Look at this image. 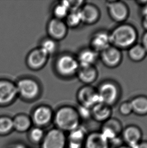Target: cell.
I'll return each instance as SVG.
<instances>
[{
	"mask_svg": "<svg viewBox=\"0 0 147 148\" xmlns=\"http://www.w3.org/2000/svg\"><path fill=\"white\" fill-rule=\"evenodd\" d=\"M121 136L124 144L131 148L136 146L143 140L142 130L134 124H129L123 128Z\"/></svg>",
	"mask_w": 147,
	"mask_h": 148,
	"instance_id": "obj_12",
	"label": "cell"
},
{
	"mask_svg": "<svg viewBox=\"0 0 147 148\" xmlns=\"http://www.w3.org/2000/svg\"><path fill=\"white\" fill-rule=\"evenodd\" d=\"M15 84L18 97L25 101H34L41 94V86L35 78L23 77L19 79Z\"/></svg>",
	"mask_w": 147,
	"mask_h": 148,
	"instance_id": "obj_4",
	"label": "cell"
},
{
	"mask_svg": "<svg viewBox=\"0 0 147 148\" xmlns=\"http://www.w3.org/2000/svg\"><path fill=\"white\" fill-rule=\"evenodd\" d=\"M64 21L69 28H75L80 26L83 23L80 10L70 11Z\"/></svg>",
	"mask_w": 147,
	"mask_h": 148,
	"instance_id": "obj_27",
	"label": "cell"
},
{
	"mask_svg": "<svg viewBox=\"0 0 147 148\" xmlns=\"http://www.w3.org/2000/svg\"><path fill=\"white\" fill-rule=\"evenodd\" d=\"M67 145V138L65 132L56 127L46 132L40 143L41 148H66Z\"/></svg>",
	"mask_w": 147,
	"mask_h": 148,
	"instance_id": "obj_5",
	"label": "cell"
},
{
	"mask_svg": "<svg viewBox=\"0 0 147 148\" xmlns=\"http://www.w3.org/2000/svg\"><path fill=\"white\" fill-rule=\"evenodd\" d=\"M13 130V118L7 115L0 116V136L8 135Z\"/></svg>",
	"mask_w": 147,
	"mask_h": 148,
	"instance_id": "obj_29",
	"label": "cell"
},
{
	"mask_svg": "<svg viewBox=\"0 0 147 148\" xmlns=\"http://www.w3.org/2000/svg\"><path fill=\"white\" fill-rule=\"evenodd\" d=\"M79 67L76 56L68 53L59 55L54 62V69L56 74L64 78L76 75Z\"/></svg>",
	"mask_w": 147,
	"mask_h": 148,
	"instance_id": "obj_3",
	"label": "cell"
},
{
	"mask_svg": "<svg viewBox=\"0 0 147 148\" xmlns=\"http://www.w3.org/2000/svg\"><path fill=\"white\" fill-rule=\"evenodd\" d=\"M143 25L144 28L147 31V17L144 18L143 20Z\"/></svg>",
	"mask_w": 147,
	"mask_h": 148,
	"instance_id": "obj_39",
	"label": "cell"
},
{
	"mask_svg": "<svg viewBox=\"0 0 147 148\" xmlns=\"http://www.w3.org/2000/svg\"><path fill=\"white\" fill-rule=\"evenodd\" d=\"M142 13L143 14L144 18L147 17V3H146L145 5H144Z\"/></svg>",
	"mask_w": 147,
	"mask_h": 148,
	"instance_id": "obj_37",
	"label": "cell"
},
{
	"mask_svg": "<svg viewBox=\"0 0 147 148\" xmlns=\"http://www.w3.org/2000/svg\"><path fill=\"white\" fill-rule=\"evenodd\" d=\"M50 57L38 47L31 50L26 58L27 66L30 69L37 71L47 64Z\"/></svg>",
	"mask_w": 147,
	"mask_h": 148,
	"instance_id": "obj_10",
	"label": "cell"
},
{
	"mask_svg": "<svg viewBox=\"0 0 147 148\" xmlns=\"http://www.w3.org/2000/svg\"><path fill=\"white\" fill-rule=\"evenodd\" d=\"M77 98L79 102V105L90 108L102 103L97 90L88 85L80 88L77 94Z\"/></svg>",
	"mask_w": 147,
	"mask_h": 148,
	"instance_id": "obj_8",
	"label": "cell"
},
{
	"mask_svg": "<svg viewBox=\"0 0 147 148\" xmlns=\"http://www.w3.org/2000/svg\"><path fill=\"white\" fill-rule=\"evenodd\" d=\"M69 28L65 21L52 17L48 22L46 30L48 36L59 42L64 40L68 33Z\"/></svg>",
	"mask_w": 147,
	"mask_h": 148,
	"instance_id": "obj_9",
	"label": "cell"
},
{
	"mask_svg": "<svg viewBox=\"0 0 147 148\" xmlns=\"http://www.w3.org/2000/svg\"><path fill=\"white\" fill-rule=\"evenodd\" d=\"M13 118L14 130L19 133L29 132L32 128V120L30 116L24 113L16 115Z\"/></svg>",
	"mask_w": 147,
	"mask_h": 148,
	"instance_id": "obj_20",
	"label": "cell"
},
{
	"mask_svg": "<svg viewBox=\"0 0 147 148\" xmlns=\"http://www.w3.org/2000/svg\"><path fill=\"white\" fill-rule=\"evenodd\" d=\"M54 116V111L50 106L46 105H40L33 110L30 117L33 124L37 127L43 128L53 121Z\"/></svg>",
	"mask_w": 147,
	"mask_h": 148,
	"instance_id": "obj_7",
	"label": "cell"
},
{
	"mask_svg": "<svg viewBox=\"0 0 147 148\" xmlns=\"http://www.w3.org/2000/svg\"><path fill=\"white\" fill-rule=\"evenodd\" d=\"M12 148H27L25 145L21 143H18L15 145Z\"/></svg>",
	"mask_w": 147,
	"mask_h": 148,
	"instance_id": "obj_38",
	"label": "cell"
},
{
	"mask_svg": "<svg viewBox=\"0 0 147 148\" xmlns=\"http://www.w3.org/2000/svg\"><path fill=\"white\" fill-rule=\"evenodd\" d=\"M17 97L15 82L7 78H0V107L10 105Z\"/></svg>",
	"mask_w": 147,
	"mask_h": 148,
	"instance_id": "obj_6",
	"label": "cell"
},
{
	"mask_svg": "<svg viewBox=\"0 0 147 148\" xmlns=\"http://www.w3.org/2000/svg\"><path fill=\"white\" fill-rule=\"evenodd\" d=\"M68 2L70 11L80 10L85 4V2L83 1H68Z\"/></svg>",
	"mask_w": 147,
	"mask_h": 148,
	"instance_id": "obj_33",
	"label": "cell"
},
{
	"mask_svg": "<svg viewBox=\"0 0 147 148\" xmlns=\"http://www.w3.org/2000/svg\"><path fill=\"white\" fill-rule=\"evenodd\" d=\"M123 128L120 120L111 117L102 124L99 132L109 142L115 137L121 135Z\"/></svg>",
	"mask_w": 147,
	"mask_h": 148,
	"instance_id": "obj_13",
	"label": "cell"
},
{
	"mask_svg": "<svg viewBox=\"0 0 147 148\" xmlns=\"http://www.w3.org/2000/svg\"><path fill=\"white\" fill-rule=\"evenodd\" d=\"M133 113L139 116H145L147 115V97L138 96L135 97L131 101Z\"/></svg>",
	"mask_w": 147,
	"mask_h": 148,
	"instance_id": "obj_24",
	"label": "cell"
},
{
	"mask_svg": "<svg viewBox=\"0 0 147 148\" xmlns=\"http://www.w3.org/2000/svg\"><path fill=\"white\" fill-rule=\"evenodd\" d=\"M108 9L110 16L117 22L125 21L129 15L127 6L121 1L108 2Z\"/></svg>",
	"mask_w": 147,
	"mask_h": 148,
	"instance_id": "obj_14",
	"label": "cell"
},
{
	"mask_svg": "<svg viewBox=\"0 0 147 148\" xmlns=\"http://www.w3.org/2000/svg\"><path fill=\"white\" fill-rule=\"evenodd\" d=\"M54 123L56 128L65 132H69L81 125V120L76 108L64 105L54 112Z\"/></svg>",
	"mask_w": 147,
	"mask_h": 148,
	"instance_id": "obj_1",
	"label": "cell"
},
{
	"mask_svg": "<svg viewBox=\"0 0 147 148\" xmlns=\"http://www.w3.org/2000/svg\"><path fill=\"white\" fill-rule=\"evenodd\" d=\"M111 45L110 33L105 31L96 32L91 40V48L97 53L103 52Z\"/></svg>",
	"mask_w": 147,
	"mask_h": 148,
	"instance_id": "obj_16",
	"label": "cell"
},
{
	"mask_svg": "<svg viewBox=\"0 0 147 148\" xmlns=\"http://www.w3.org/2000/svg\"><path fill=\"white\" fill-rule=\"evenodd\" d=\"M101 57L105 65L110 67H114L121 62L122 55L119 49L110 46L101 52Z\"/></svg>",
	"mask_w": 147,
	"mask_h": 148,
	"instance_id": "obj_17",
	"label": "cell"
},
{
	"mask_svg": "<svg viewBox=\"0 0 147 148\" xmlns=\"http://www.w3.org/2000/svg\"><path fill=\"white\" fill-rule=\"evenodd\" d=\"M142 46L145 48L147 53V32L143 36V40H142Z\"/></svg>",
	"mask_w": 147,
	"mask_h": 148,
	"instance_id": "obj_36",
	"label": "cell"
},
{
	"mask_svg": "<svg viewBox=\"0 0 147 148\" xmlns=\"http://www.w3.org/2000/svg\"><path fill=\"white\" fill-rule=\"evenodd\" d=\"M131 148L130 147L128 146L127 145H126L125 144H123L121 146L119 147H118V148Z\"/></svg>",
	"mask_w": 147,
	"mask_h": 148,
	"instance_id": "obj_40",
	"label": "cell"
},
{
	"mask_svg": "<svg viewBox=\"0 0 147 148\" xmlns=\"http://www.w3.org/2000/svg\"><path fill=\"white\" fill-rule=\"evenodd\" d=\"M111 44L119 49H129L135 44L137 32L133 26L129 24H121L110 33Z\"/></svg>",
	"mask_w": 147,
	"mask_h": 148,
	"instance_id": "obj_2",
	"label": "cell"
},
{
	"mask_svg": "<svg viewBox=\"0 0 147 148\" xmlns=\"http://www.w3.org/2000/svg\"><path fill=\"white\" fill-rule=\"evenodd\" d=\"M58 42L54 39L47 36L40 41L39 47L50 57L55 54L58 51Z\"/></svg>",
	"mask_w": 147,
	"mask_h": 148,
	"instance_id": "obj_26",
	"label": "cell"
},
{
	"mask_svg": "<svg viewBox=\"0 0 147 148\" xmlns=\"http://www.w3.org/2000/svg\"><path fill=\"white\" fill-rule=\"evenodd\" d=\"M68 133V136H67L68 143L84 146L88 132L84 126L81 125Z\"/></svg>",
	"mask_w": 147,
	"mask_h": 148,
	"instance_id": "obj_23",
	"label": "cell"
},
{
	"mask_svg": "<svg viewBox=\"0 0 147 148\" xmlns=\"http://www.w3.org/2000/svg\"><path fill=\"white\" fill-rule=\"evenodd\" d=\"M46 132L43 128L37 126L31 128L29 131L28 136L31 142L35 144H40L44 139Z\"/></svg>",
	"mask_w": 147,
	"mask_h": 148,
	"instance_id": "obj_30",
	"label": "cell"
},
{
	"mask_svg": "<svg viewBox=\"0 0 147 148\" xmlns=\"http://www.w3.org/2000/svg\"><path fill=\"white\" fill-rule=\"evenodd\" d=\"M97 92L102 103L110 107L115 104L119 96V90L116 85L110 82L100 85Z\"/></svg>",
	"mask_w": 147,
	"mask_h": 148,
	"instance_id": "obj_11",
	"label": "cell"
},
{
	"mask_svg": "<svg viewBox=\"0 0 147 148\" xmlns=\"http://www.w3.org/2000/svg\"><path fill=\"white\" fill-rule=\"evenodd\" d=\"M76 109L81 121L92 119L91 108L79 105Z\"/></svg>",
	"mask_w": 147,
	"mask_h": 148,
	"instance_id": "obj_31",
	"label": "cell"
},
{
	"mask_svg": "<svg viewBox=\"0 0 147 148\" xmlns=\"http://www.w3.org/2000/svg\"><path fill=\"white\" fill-rule=\"evenodd\" d=\"M92 119L102 124L112 117L111 107L100 103L91 108Z\"/></svg>",
	"mask_w": 147,
	"mask_h": 148,
	"instance_id": "obj_18",
	"label": "cell"
},
{
	"mask_svg": "<svg viewBox=\"0 0 147 148\" xmlns=\"http://www.w3.org/2000/svg\"><path fill=\"white\" fill-rule=\"evenodd\" d=\"M80 11L83 23L93 24L97 21L99 17V10L93 4L85 3L80 9Z\"/></svg>",
	"mask_w": 147,
	"mask_h": 148,
	"instance_id": "obj_19",
	"label": "cell"
},
{
	"mask_svg": "<svg viewBox=\"0 0 147 148\" xmlns=\"http://www.w3.org/2000/svg\"><path fill=\"white\" fill-rule=\"evenodd\" d=\"M147 52L141 44H135L129 48V56L133 61H140L144 59Z\"/></svg>",
	"mask_w": 147,
	"mask_h": 148,
	"instance_id": "obj_28",
	"label": "cell"
},
{
	"mask_svg": "<svg viewBox=\"0 0 147 148\" xmlns=\"http://www.w3.org/2000/svg\"><path fill=\"white\" fill-rule=\"evenodd\" d=\"M76 75L80 82L89 85L96 80L97 72L93 66L80 67Z\"/></svg>",
	"mask_w": 147,
	"mask_h": 148,
	"instance_id": "obj_22",
	"label": "cell"
},
{
	"mask_svg": "<svg viewBox=\"0 0 147 148\" xmlns=\"http://www.w3.org/2000/svg\"><path fill=\"white\" fill-rule=\"evenodd\" d=\"M80 67L93 66L97 58V52L91 48L82 49L76 56Z\"/></svg>",
	"mask_w": 147,
	"mask_h": 148,
	"instance_id": "obj_21",
	"label": "cell"
},
{
	"mask_svg": "<svg viewBox=\"0 0 147 148\" xmlns=\"http://www.w3.org/2000/svg\"><path fill=\"white\" fill-rule=\"evenodd\" d=\"M133 148H147V140H142L139 144Z\"/></svg>",
	"mask_w": 147,
	"mask_h": 148,
	"instance_id": "obj_35",
	"label": "cell"
},
{
	"mask_svg": "<svg viewBox=\"0 0 147 148\" xmlns=\"http://www.w3.org/2000/svg\"><path fill=\"white\" fill-rule=\"evenodd\" d=\"M110 148H116L125 144L121 135L115 137L109 141Z\"/></svg>",
	"mask_w": 147,
	"mask_h": 148,
	"instance_id": "obj_34",
	"label": "cell"
},
{
	"mask_svg": "<svg viewBox=\"0 0 147 148\" xmlns=\"http://www.w3.org/2000/svg\"><path fill=\"white\" fill-rule=\"evenodd\" d=\"M84 148H111L108 140L99 131L88 132Z\"/></svg>",
	"mask_w": 147,
	"mask_h": 148,
	"instance_id": "obj_15",
	"label": "cell"
},
{
	"mask_svg": "<svg viewBox=\"0 0 147 148\" xmlns=\"http://www.w3.org/2000/svg\"><path fill=\"white\" fill-rule=\"evenodd\" d=\"M69 12L68 1H59L52 8V17L61 20H65Z\"/></svg>",
	"mask_w": 147,
	"mask_h": 148,
	"instance_id": "obj_25",
	"label": "cell"
},
{
	"mask_svg": "<svg viewBox=\"0 0 147 148\" xmlns=\"http://www.w3.org/2000/svg\"><path fill=\"white\" fill-rule=\"evenodd\" d=\"M119 111L120 114L124 116H129L131 113H133L130 101L122 103L119 106Z\"/></svg>",
	"mask_w": 147,
	"mask_h": 148,
	"instance_id": "obj_32",
	"label": "cell"
}]
</instances>
